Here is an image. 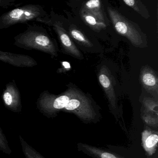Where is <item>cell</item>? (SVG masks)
Wrapping results in <instances>:
<instances>
[{"label":"cell","mask_w":158,"mask_h":158,"mask_svg":"<svg viewBox=\"0 0 158 158\" xmlns=\"http://www.w3.org/2000/svg\"><path fill=\"white\" fill-rule=\"evenodd\" d=\"M67 32L71 38L82 46L87 48H91L93 46V44L85 35L74 25L69 27Z\"/></svg>","instance_id":"14"},{"label":"cell","mask_w":158,"mask_h":158,"mask_svg":"<svg viewBox=\"0 0 158 158\" xmlns=\"http://www.w3.org/2000/svg\"><path fill=\"white\" fill-rule=\"evenodd\" d=\"M36 22L52 27L58 36L64 53L80 60L84 58L81 52L75 45L67 30L64 28L63 23L53 11L51 12L50 15H48L45 18L39 19Z\"/></svg>","instance_id":"5"},{"label":"cell","mask_w":158,"mask_h":158,"mask_svg":"<svg viewBox=\"0 0 158 158\" xmlns=\"http://www.w3.org/2000/svg\"><path fill=\"white\" fill-rule=\"evenodd\" d=\"M71 69V65L68 62H63L62 63L61 67L58 69V72L59 73H64L70 71Z\"/></svg>","instance_id":"20"},{"label":"cell","mask_w":158,"mask_h":158,"mask_svg":"<svg viewBox=\"0 0 158 158\" xmlns=\"http://www.w3.org/2000/svg\"><path fill=\"white\" fill-rule=\"evenodd\" d=\"M39 4H27L15 8L0 16V29H6L18 24L27 23L48 16Z\"/></svg>","instance_id":"3"},{"label":"cell","mask_w":158,"mask_h":158,"mask_svg":"<svg viewBox=\"0 0 158 158\" xmlns=\"http://www.w3.org/2000/svg\"><path fill=\"white\" fill-rule=\"evenodd\" d=\"M19 138L22 151L26 158H45L41 153L28 144L21 135Z\"/></svg>","instance_id":"15"},{"label":"cell","mask_w":158,"mask_h":158,"mask_svg":"<svg viewBox=\"0 0 158 158\" xmlns=\"http://www.w3.org/2000/svg\"><path fill=\"white\" fill-rule=\"evenodd\" d=\"M82 10L89 13L99 21L105 23L101 1L99 0H90L86 2L83 4Z\"/></svg>","instance_id":"12"},{"label":"cell","mask_w":158,"mask_h":158,"mask_svg":"<svg viewBox=\"0 0 158 158\" xmlns=\"http://www.w3.org/2000/svg\"><path fill=\"white\" fill-rule=\"evenodd\" d=\"M139 79L143 88L152 96L157 97L158 79L155 71L148 65L143 66L140 71Z\"/></svg>","instance_id":"9"},{"label":"cell","mask_w":158,"mask_h":158,"mask_svg":"<svg viewBox=\"0 0 158 158\" xmlns=\"http://www.w3.org/2000/svg\"><path fill=\"white\" fill-rule=\"evenodd\" d=\"M14 45L27 50H35L47 53L52 58L58 55L56 42L41 26H28L25 31L15 37Z\"/></svg>","instance_id":"1"},{"label":"cell","mask_w":158,"mask_h":158,"mask_svg":"<svg viewBox=\"0 0 158 158\" xmlns=\"http://www.w3.org/2000/svg\"><path fill=\"white\" fill-rule=\"evenodd\" d=\"M77 146L79 150L95 158H125L116 153L87 144L80 143Z\"/></svg>","instance_id":"11"},{"label":"cell","mask_w":158,"mask_h":158,"mask_svg":"<svg viewBox=\"0 0 158 158\" xmlns=\"http://www.w3.org/2000/svg\"><path fill=\"white\" fill-rule=\"evenodd\" d=\"M77 89L69 87L60 95H54L48 90L41 92L36 102L37 108L42 114L48 118L57 117L58 113L67 105Z\"/></svg>","instance_id":"4"},{"label":"cell","mask_w":158,"mask_h":158,"mask_svg":"<svg viewBox=\"0 0 158 158\" xmlns=\"http://www.w3.org/2000/svg\"><path fill=\"white\" fill-rule=\"evenodd\" d=\"M158 135L156 131L146 129L142 133V143L145 151L149 156L154 154L158 147Z\"/></svg>","instance_id":"10"},{"label":"cell","mask_w":158,"mask_h":158,"mask_svg":"<svg viewBox=\"0 0 158 158\" xmlns=\"http://www.w3.org/2000/svg\"><path fill=\"white\" fill-rule=\"evenodd\" d=\"M124 2L127 6L133 9L139 14L140 15L145 19H148L150 17L148 11L145 5L139 0H123Z\"/></svg>","instance_id":"16"},{"label":"cell","mask_w":158,"mask_h":158,"mask_svg":"<svg viewBox=\"0 0 158 158\" xmlns=\"http://www.w3.org/2000/svg\"><path fill=\"white\" fill-rule=\"evenodd\" d=\"M0 152L5 154L10 155L12 152L10 148L9 142L6 138L5 134L3 133L1 127H0Z\"/></svg>","instance_id":"17"},{"label":"cell","mask_w":158,"mask_h":158,"mask_svg":"<svg viewBox=\"0 0 158 158\" xmlns=\"http://www.w3.org/2000/svg\"><path fill=\"white\" fill-rule=\"evenodd\" d=\"M4 106L13 112L19 113L23 109L21 94L14 80L6 85L2 94Z\"/></svg>","instance_id":"6"},{"label":"cell","mask_w":158,"mask_h":158,"mask_svg":"<svg viewBox=\"0 0 158 158\" xmlns=\"http://www.w3.org/2000/svg\"><path fill=\"white\" fill-rule=\"evenodd\" d=\"M80 15L84 22L96 32H99L106 27L105 23L98 20L96 17L84 10H81Z\"/></svg>","instance_id":"13"},{"label":"cell","mask_w":158,"mask_h":158,"mask_svg":"<svg viewBox=\"0 0 158 158\" xmlns=\"http://www.w3.org/2000/svg\"><path fill=\"white\" fill-rule=\"evenodd\" d=\"M98 80L109 101L111 108L115 110L117 107L116 95L114 89V79L111 72L107 66L103 65L100 70Z\"/></svg>","instance_id":"7"},{"label":"cell","mask_w":158,"mask_h":158,"mask_svg":"<svg viewBox=\"0 0 158 158\" xmlns=\"http://www.w3.org/2000/svg\"><path fill=\"white\" fill-rule=\"evenodd\" d=\"M107 10L113 25L117 32L127 38L136 48H143L147 47V36L137 24L128 20L111 7H108Z\"/></svg>","instance_id":"2"},{"label":"cell","mask_w":158,"mask_h":158,"mask_svg":"<svg viewBox=\"0 0 158 158\" xmlns=\"http://www.w3.org/2000/svg\"><path fill=\"white\" fill-rule=\"evenodd\" d=\"M20 4H21L17 2L16 0H0V7L5 9Z\"/></svg>","instance_id":"19"},{"label":"cell","mask_w":158,"mask_h":158,"mask_svg":"<svg viewBox=\"0 0 158 158\" xmlns=\"http://www.w3.org/2000/svg\"><path fill=\"white\" fill-rule=\"evenodd\" d=\"M0 61L15 67L30 68L37 65L38 63L32 57L24 54H16L0 50Z\"/></svg>","instance_id":"8"},{"label":"cell","mask_w":158,"mask_h":158,"mask_svg":"<svg viewBox=\"0 0 158 158\" xmlns=\"http://www.w3.org/2000/svg\"><path fill=\"white\" fill-rule=\"evenodd\" d=\"M143 103L147 110L152 111L158 114V103L154 100L150 98H145L143 100Z\"/></svg>","instance_id":"18"}]
</instances>
